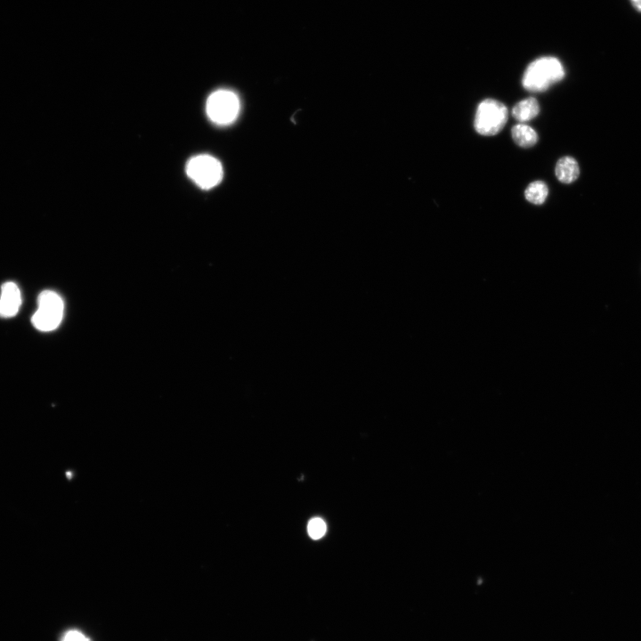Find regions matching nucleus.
Returning a JSON list of instances; mask_svg holds the SVG:
<instances>
[{
	"label": "nucleus",
	"mask_w": 641,
	"mask_h": 641,
	"mask_svg": "<svg viewBox=\"0 0 641 641\" xmlns=\"http://www.w3.org/2000/svg\"><path fill=\"white\" fill-rule=\"evenodd\" d=\"M187 175L201 189L209 190L216 186L223 178L221 162L207 154L191 158L186 166Z\"/></svg>",
	"instance_id": "obj_5"
},
{
	"label": "nucleus",
	"mask_w": 641,
	"mask_h": 641,
	"mask_svg": "<svg viewBox=\"0 0 641 641\" xmlns=\"http://www.w3.org/2000/svg\"><path fill=\"white\" fill-rule=\"evenodd\" d=\"M539 112V102L532 97L518 101L512 109L513 117L519 122L529 121L534 118Z\"/></svg>",
	"instance_id": "obj_8"
},
{
	"label": "nucleus",
	"mask_w": 641,
	"mask_h": 641,
	"mask_svg": "<svg viewBox=\"0 0 641 641\" xmlns=\"http://www.w3.org/2000/svg\"><path fill=\"white\" fill-rule=\"evenodd\" d=\"M564 69L556 57H541L532 61L523 76V86L533 93L544 92L562 80Z\"/></svg>",
	"instance_id": "obj_1"
},
{
	"label": "nucleus",
	"mask_w": 641,
	"mask_h": 641,
	"mask_svg": "<svg viewBox=\"0 0 641 641\" xmlns=\"http://www.w3.org/2000/svg\"><path fill=\"white\" fill-rule=\"evenodd\" d=\"M512 138L515 142L523 148L532 147L538 141L536 131L524 124H516L511 129Z\"/></svg>",
	"instance_id": "obj_9"
},
{
	"label": "nucleus",
	"mask_w": 641,
	"mask_h": 641,
	"mask_svg": "<svg viewBox=\"0 0 641 641\" xmlns=\"http://www.w3.org/2000/svg\"><path fill=\"white\" fill-rule=\"evenodd\" d=\"M240 102L238 95L228 89L213 92L207 98L206 111L209 119L216 125L226 126L239 116Z\"/></svg>",
	"instance_id": "obj_2"
},
{
	"label": "nucleus",
	"mask_w": 641,
	"mask_h": 641,
	"mask_svg": "<svg viewBox=\"0 0 641 641\" xmlns=\"http://www.w3.org/2000/svg\"><path fill=\"white\" fill-rule=\"evenodd\" d=\"M548 194L547 184L542 181H535L528 185L524 191L525 199L535 205H541L545 202Z\"/></svg>",
	"instance_id": "obj_10"
},
{
	"label": "nucleus",
	"mask_w": 641,
	"mask_h": 641,
	"mask_svg": "<svg viewBox=\"0 0 641 641\" xmlns=\"http://www.w3.org/2000/svg\"><path fill=\"white\" fill-rule=\"evenodd\" d=\"M555 174L561 183H571L579 177L580 167L573 158L566 156L558 159Z\"/></svg>",
	"instance_id": "obj_7"
},
{
	"label": "nucleus",
	"mask_w": 641,
	"mask_h": 641,
	"mask_svg": "<svg viewBox=\"0 0 641 641\" xmlns=\"http://www.w3.org/2000/svg\"><path fill=\"white\" fill-rule=\"evenodd\" d=\"M62 641H89V639L78 630H69L65 633Z\"/></svg>",
	"instance_id": "obj_12"
},
{
	"label": "nucleus",
	"mask_w": 641,
	"mask_h": 641,
	"mask_svg": "<svg viewBox=\"0 0 641 641\" xmlns=\"http://www.w3.org/2000/svg\"><path fill=\"white\" fill-rule=\"evenodd\" d=\"M633 6L639 12H641V0H630Z\"/></svg>",
	"instance_id": "obj_13"
},
{
	"label": "nucleus",
	"mask_w": 641,
	"mask_h": 641,
	"mask_svg": "<svg viewBox=\"0 0 641 641\" xmlns=\"http://www.w3.org/2000/svg\"><path fill=\"white\" fill-rule=\"evenodd\" d=\"M21 304V295L18 286L7 281L1 287L0 317L11 318L17 314Z\"/></svg>",
	"instance_id": "obj_6"
},
{
	"label": "nucleus",
	"mask_w": 641,
	"mask_h": 641,
	"mask_svg": "<svg viewBox=\"0 0 641 641\" xmlns=\"http://www.w3.org/2000/svg\"><path fill=\"white\" fill-rule=\"evenodd\" d=\"M37 304L38 307L31 318L33 326L44 332L55 329L63 317L61 297L56 292L45 290L38 296Z\"/></svg>",
	"instance_id": "obj_3"
},
{
	"label": "nucleus",
	"mask_w": 641,
	"mask_h": 641,
	"mask_svg": "<svg viewBox=\"0 0 641 641\" xmlns=\"http://www.w3.org/2000/svg\"><path fill=\"white\" fill-rule=\"evenodd\" d=\"M507 120L506 105L494 99H485L477 107L474 126L482 135H495L502 130Z\"/></svg>",
	"instance_id": "obj_4"
},
{
	"label": "nucleus",
	"mask_w": 641,
	"mask_h": 641,
	"mask_svg": "<svg viewBox=\"0 0 641 641\" xmlns=\"http://www.w3.org/2000/svg\"><path fill=\"white\" fill-rule=\"evenodd\" d=\"M326 532V523L320 518H313L308 523V533L311 538L318 540Z\"/></svg>",
	"instance_id": "obj_11"
}]
</instances>
